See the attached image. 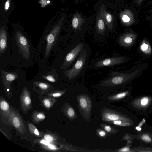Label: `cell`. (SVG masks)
<instances>
[{
	"mask_svg": "<svg viewBox=\"0 0 152 152\" xmlns=\"http://www.w3.org/2000/svg\"><path fill=\"white\" fill-rule=\"evenodd\" d=\"M97 29L98 31L102 34H104L105 31V26L103 20L101 19H99L97 23Z\"/></svg>",
	"mask_w": 152,
	"mask_h": 152,
	"instance_id": "obj_29",
	"label": "cell"
},
{
	"mask_svg": "<svg viewBox=\"0 0 152 152\" xmlns=\"http://www.w3.org/2000/svg\"><path fill=\"white\" fill-rule=\"evenodd\" d=\"M117 152H132L129 147L127 146L121 148L116 151Z\"/></svg>",
	"mask_w": 152,
	"mask_h": 152,
	"instance_id": "obj_36",
	"label": "cell"
},
{
	"mask_svg": "<svg viewBox=\"0 0 152 152\" xmlns=\"http://www.w3.org/2000/svg\"><path fill=\"white\" fill-rule=\"evenodd\" d=\"M72 26L75 29H77L79 27V21L77 18L74 17L73 18L72 21Z\"/></svg>",
	"mask_w": 152,
	"mask_h": 152,
	"instance_id": "obj_34",
	"label": "cell"
},
{
	"mask_svg": "<svg viewBox=\"0 0 152 152\" xmlns=\"http://www.w3.org/2000/svg\"><path fill=\"white\" fill-rule=\"evenodd\" d=\"M151 114V115H152V113Z\"/></svg>",
	"mask_w": 152,
	"mask_h": 152,
	"instance_id": "obj_40",
	"label": "cell"
},
{
	"mask_svg": "<svg viewBox=\"0 0 152 152\" xmlns=\"http://www.w3.org/2000/svg\"><path fill=\"white\" fill-rule=\"evenodd\" d=\"M0 56L1 58L10 45L8 41L7 25L4 21H1L0 25Z\"/></svg>",
	"mask_w": 152,
	"mask_h": 152,
	"instance_id": "obj_10",
	"label": "cell"
},
{
	"mask_svg": "<svg viewBox=\"0 0 152 152\" xmlns=\"http://www.w3.org/2000/svg\"><path fill=\"white\" fill-rule=\"evenodd\" d=\"M136 38V35L134 33H129L124 34L120 37L119 43L125 47H131L134 43Z\"/></svg>",
	"mask_w": 152,
	"mask_h": 152,
	"instance_id": "obj_14",
	"label": "cell"
},
{
	"mask_svg": "<svg viewBox=\"0 0 152 152\" xmlns=\"http://www.w3.org/2000/svg\"><path fill=\"white\" fill-rule=\"evenodd\" d=\"M34 90L41 94L48 92L51 87V85L48 83L40 81H36L33 82Z\"/></svg>",
	"mask_w": 152,
	"mask_h": 152,
	"instance_id": "obj_16",
	"label": "cell"
},
{
	"mask_svg": "<svg viewBox=\"0 0 152 152\" xmlns=\"http://www.w3.org/2000/svg\"><path fill=\"white\" fill-rule=\"evenodd\" d=\"M134 139L143 143L152 144V133L147 132H142L136 135H132Z\"/></svg>",
	"mask_w": 152,
	"mask_h": 152,
	"instance_id": "obj_18",
	"label": "cell"
},
{
	"mask_svg": "<svg viewBox=\"0 0 152 152\" xmlns=\"http://www.w3.org/2000/svg\"><path fill=\"white\" fill-rule=\"evenodd\" d=\"M84 48V45L80 43L76 45L66 55L63 64V69H66L76 59Z\"/></svg>",
	"mask_w": 152,
	"mask_h": 152,
	"instance_id": "obj_11",
	"label": "cell"
},
{
	"mask_svg": "<svg viewBox=\"0 0 152 152\" xmlns=\"http://www.w3.org/2000/svg\"><path fill=\"white\" fill-rule=\"evenodd\" d=\"M56 99L53 97L48 96L44 97L42 100V106L46 110L51 109L56 103Z\"/></svg>",
	"mask_w": 152,
	"mask_h": 152,
	"instance_id": "obj_22",
	"label": "cell"
},
{
	"mask_svg": "<svg viewBox=\"0 0 152 152\" xmlns=\"http://www.w3.org/2000/svg\"><path fill=\"white\" fill-rule=\"evenodd\" d=\"M14 7L12 0H4L1 5L0 8V13L2 17H7L12 12Z\"/></svg>",
	"mask_w": 152,
	"mask_h": 152,
	"instance_id": "obj_15",
	"label": "cell"
},
{
	"mask_svg": "<svg viewBox=\"0 0 152 152\" xmlns=\"http://www.w3.org/2000/svg\"><path fill=\"white\" fill-rule=\"evenodd\" d=\"M87 57V50L85 48L80 53L77 61L72 68L63 72L65 75L69 80L74 78L80 74L85 64Z\"/></svg>",
	"mask_w": 152,
	"mask_h": 152,
	"instance_id": "obj_5",
	"label": "cell"
},
{
	"mask_svg": "<svg viewBox=\"0 0 152 152\" xmlns=\"http://www.w3.org/2000/svg\"><path fill=\"white\" fill-rule=\"evenodd\" d=\"M12 41L13 45L17 47V55H19V58L21 61H31L33 53L32 45L26 34L21 28H14Z\"/></svg>",
	"mask_w": 152,
	"mask_h": 152,
	"instance_id": "obj_1",
	"label": "cell"
},
{
	"mask_svg": "<svg viewBox=\"0 0 152 152\" xmlns=\"http://www.w3.org/2000/svg\"><path fill=\"white\" fill-rule=\"evenodd\" d=\"M137 73L136 72L129 73L113 72L111 74V76L103 81L101 85L104 87H110L122 84L132 79Z\"/></svg>",
	"mask_w": 152,
	"mask_h": 152,
	"instance_id": "obj_4",
	"label": "cell"
},
{
	"mask_svg": "<svg viewBox=\"0 0 152 152\" xmlns=\"http://www.w3.org/2000/svg\"><path fill=\"white\" fill-rule=\"evenodd\" d=\"M101 116L103 121L108 122L115 120H122L136 124L139 121L138 118L132 114H126L106 108H103L101 109Z\"/></svg>",
	"mask_w": 152,
	"mask_h": 152,
	"instance_id": "obj_3",
	"label": "cell"
},
{
	"mask_svg": "<svg viewBox=\"0 0 152 152\" xmlns=\"http://www.w3.org/2000/svg\"><path fill=\"white\" fill-rule=\"evenodd\" d=\"M108 123L120 127H129L133 126L135 125L132 122L122 120H115Z\"/></svg>",
	"mask_w": 152,
	"mask_h": 152,
	"instance_id": "obj_24",
	"label": "cell"
},
{
	"mask_svg": "<svg viewBox=\"0 0 152 152\" xmlns=\"http://www.w3.org/2000/svg\"><path fill=\"white\" fill-rule=\"evenodd\" d=\"M43 135V138L48 141L53 142L59 139V137L58 136L53 133H45Z\"/></svg>",
	"mask_w": 152,
	"mask_h": 152,
	"instance_id": "obj_28",
	"label": "cell"
},
{
	"mask_svg": "<svg viewBox=\"0 0 152 152\" xmlns=\"http://www.w3.org/2000/svg\"><path fill=\"white\" fill-rule=\"evenodd\" d=\"M131 91L126 90L121 92L108 97V99L110 101H118L123 100L126 98L129 99L131 97Z\"/></svg>",
	"mask_w": 152,
	"mask_h": 152,
	"instance_id": "obj_20",
	"label": "cell"
},
{
	"mask_svg": "<svg viewBox=\"0 0 152 152\" xmlns=\"http://www.w3.org/2000/svg\"><path fill=\"white\" fill-rule=\"evenodd\" d=\"M62 21L56 23L55 22L52 28L46 37V45L44 58H46L50 53L59 34L62 26Z\"/></svg>",
	"mask_w": 152,
	"mask_h": 152,
	"instance_id": "obj_6",
	"label": "cell"
},
{
	"mask_svg": "<svg viewBox=\"0 0 152 152\" xmlns=\"http://www.w3.org/2000/svg\"><path fill=\"white\" fill-rule=\"evenodd\" d=\"M100 126L102 129L110 134H116L119 132L118 130L106 123L101 124H100Z\"/></svg>",
	"mask_w": 152,
	"mask_h": 152,
	"instance_id": "obj_26",
	"label": "cell"
},
{
	"mask_svg": "<svg viewBox=\"0 0 152 152\" xmlns=\"http://www.w3.org/2000/svg\"><path fill=\"white\" fill-rule=\"evenodd\" d=\"M28 125L29 131L32 135L39 137L42 136V134L39 132L37 128L31 123H28Z\"/></svg>",
	"mask_w": 152,
	"mask_h": 152,
	"instance_id": "obj_27",
	"label": "cell"
},
{
	"mask_svg": "<svg viewBox=\"0 0 152 152\" xmlns=\"http://www.w3.org/2000/svg\"><path fill=\"white\" fill-rule=\"evenodd\" d=\"M0 100L1 113L4 117H8L10 115L12 109L7 102L1 96H0Z\"/></svg>",
	"mask_w": 152,
	"mask_h": 152,
	"instance_id": "obj_21",
	"label": "cell"
},
{
	"mask_svg": "<svg viewBox=\"0 0 152 152\" xmlns=\"http://www.w3.org/2000/svg\"><path fill=\"white\" fill-rule=\"evenodd\" d=\"M96 134L99 137L102 139L104 138L108 135V133L102 129H97L96 131Z\"/></svg>",
	"mask_w": 152,
	"mask_h": 152,
	"instance_id": "obj_31",
	"label": "cell"
},
{
	"mask_svg": "<svg viewBox=\"0 0 152 152\" xmlns=\"http://www.w3.org/2000/svg\"><path fill=\"white\" fill-rule=\"evenodd\" d=\"M150 11L152 12V9H151L150 10Z\"/></svg>",
	"mask_w": 152,
	"mask_h": 152,
	"instance_id": "obj_39",
	"label": "cell"
},
{
	"mask_svg": "<svg viewBox=\"0 0 152 152\" xmlns=\"http://www.w3.org/2000/svg\"><path fill=\"white\" fill-rule=\"evenodd\" d=\"M0 76L6 94L9 98L10 99L12 96L11 84L18 77L19 75L16 72H9L3 70L1 72Z\"/></svg>",
	"mask_w": 152,
	"mask_h": 152,
	"instance_id": "obj_8",
	"label": "cell"
},
{
	"mask_svg": "<svg viewBox=\"0 0 152 152\" xmlns=\"http://www.w3.org/2000/svg\"><path fill=\"white\" fill-rule=\"evenodd\" d=\"M144 0H135V2L138 6L140 5Z\"/></svg>",
	"mask_w": 152,
	"mask_h": 152,
	"instance_id": "obj_37",
	"label": "cell"
},
{
	"mask_svg": "<svg viewBox=\"0 0 152 152\" xmlns=\"http://www.w3.org/2000/svg\"><path fill=\"white\" fill-rule=\"evenodd\" d=\"M152 104V96L145 95L131 98L128 105L134 113L148 117Z\"/></svg>",
	"mask_w": 152,
	"mask_h": 152,
	"instance_id": "obj_2",
	"label": "cell"
},
{
	"mask_svg": "<svg viewBox=\"0 0 152 152\" xmlns=\"http://www.w3.org/2000/svg\"><path fill=\"white\" fill-rule=\"evenodd\" d=\"M152 113V104L149 110V113L150 114Z\"/></svg>",
	"mask_w": 152,
	"mask_h": 152,
	"instance_id": "obj_38",
	"label": "cell"
},
{
	"mask_svg": "<svg viewBox=\"0 0 152 152\" xmlns=\"http://www.w3.org/2000/svg\"><path fill=\"white\" fill-rule=\"evenodd\" d=\"M9 123L20 133L23 134L26 132V128L23 120L19 113L12 109L10 116L8 117Z\"/></svg>",
	"mask_w": 152,
	"mask_h": 152,
	"instance_id": "obj_9",
	"label": "cell"
},
{
	"mask_svg": "<svg viewBox=\"0 0 152 152\" xmlns=\"http://www.w3.org/2000/svg\"><path fill=\"white\" fill-rule=\"evenodd\" d=\"M78 106L81 114L86 118H90L92 108V102L90 97L85 94L76 97Z\"/></svg>",
	"mask_w": 152,
	"mask_h": 152,
	"instance_id": "obj_7",
	"label": "cell"
},
{
	"mask_svg": "<svg viewBox=\"0 0 152 152\" xmlns=\"http://www.w3.org/2000/svg\"><path fill=\"white\" fill-rule=\"evenodd\" d=\"M61 110L64 115L69 120L73 121L77 117L75 110L67 102L65 103L61 108Z\"/></svg>",
	"mask_w": 152,
	"mask_h": 152,
	"instance_id": "obj_17",
	"label": "cell"
},
{
	"mask_svg": "<svg viewBox=\"0 0 152 152\" xmlns=\"http://www.w3.org/2000/svg\"><path fill=\"white\" fill-rule=\"evenodd\" d=\"M121 19L123 23L127 26H130L134 22V15L131 10H127L121 15Z\"/></svg>",
	"mask_w": 152,
	"mask_h": 152,
	"instance_id": "obj_19",
	"label": "cell"
},
{
	"mask_svg": "<svg viewBox=\"0 0 152 152\" xmlns=\"http://www.w3.org/2000/svg\"><path fill=\"white\" fill-rule=\"evenodd\" d=\"M20 105L21 109L25 114L32 107L30 92L26 86L23 88L20 95Z\"/></svg>",
	"mask_w": 152,
	"mask_h": 152,
	"instance_id": "obj_12",
	"label": "cell"
},
{
	"mask_svg": "<svg viewBox=\"0 0 152 152\" xmlns=\"http://www.w3.org/2000/svg\"><path fill=\"white\" fill-rule=\"evenodd\" d=\"M140 49L143 53L150 54L152 51V49L149 43L145 40L142 42L140 46Z\"/></svg>",
	"mask_w": 152,
	"mask_h": 152,
	"instance_id": "obj_25",
	"label": "cell"
},
{
	"mask_svg": "<svg viewBox=\"0 0 152 152\" xmlns=\"http://www.w3.org/2000/svg\"><path fill=\"white\" fill-rule=\"evenodd\" d=\"M125 60L123 57H112L100 60L95 64V66L100 67L116 65L123 63Z\"/></svg>",
	"mask_w": 152,
	"mask_h": 152,
	"instance_id": "obj_13",
	"label": "cell"
},
{
	"mask_svg": "<svg viewBox=\"0 0 152 152\" xmlns=\"http://www.w3.org/2000/svg\"><path fill=\"white\" fill-rule=\"evenodd\" d=\"M45 118V113L42 111H34L31 115V119L34 123H38L43 121Z\"/></svg>",
	"mask_w": 152,
	"mask_h": 152,
	"instance_id": "obj_23",
	"label": "cell"
},
{
	"mask_svg": "<svg viewBox=\"0 0 152 152\" xmlns=\"http://www.w3.org/2000/svg\"><path fill=\"white\" fill-rule=\"evenodd\" d=\"M66 92L65 90L56 91L48 94V96L53 98H58L62 96Z\"/></svg>",
	"mask_w": 152,
	"mask_h": 152,
	"instance_id": "obj_32",
	"label": "cell"
},
{
	"mask_svg": "<svg viewBox=\"0 0 152 152\" xmlns=\"http://www.w3.org/2000/svg\"><path fill=\"white\" fill-rule=\"evenodd\" d=\"M134 139L132 135L126 134L123 137L122 140H127L128 142V144H129L131 143L132 140H133Z\"/></svg>",
	"mask_w": 152,
	"mask_h": 152,
	"instance_id": "obj_33",
	"label": "cell"
},
{
	"mask_svg": "<svg viewBox=\"0 0 152 152\" xmlns=\"http://www.w3.org/2000/svg\"><path fill=\"white\" fill-rule=\"evenodd\" d=\"M105 18L107 23H108L109 28H111V27L110 23L111 22L112 20L111 15L109 13H107L105 15Z\"/></svg>",
	"mask_w": 152,
	"mask_h": 152,
	"instance_id": "obj_35",
	"label": "cell"
},
{
	"mask_svg": "<svg viewBox=\"0 0 152 152\" xmlns=\"http://www.w3.org/2000/svg\"><path fill=\"white\" fill-rule=\"evenodd\" d=\"M42 77L45 80L53 83L55 82L56 81V78H57V77H55L53 74L51 72L50 73L49 72L47 74L42 76Z\"/></svg>",
	"mask_w": 152,
	"mask_h": 152,
	"instance_id": "obj_30",
	"label": "cell"
}]
</instances>
